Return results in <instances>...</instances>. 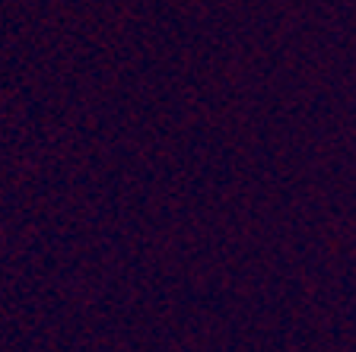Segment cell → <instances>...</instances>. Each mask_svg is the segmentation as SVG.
Instances as JSON below:
<instances>
[]
</instances>
